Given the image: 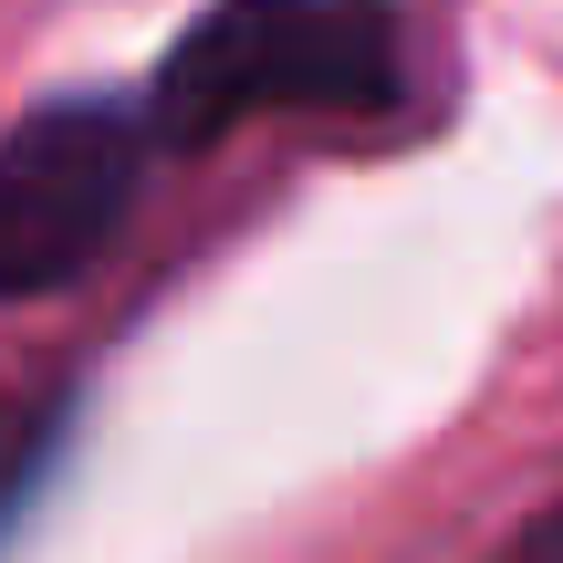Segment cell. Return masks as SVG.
<instances>
[{
	"instance_id": "1",
	"label": "cell",
	"mask_w": 563,
	"mask_h": 563,
	"mask_svg": "<svg viewBox=\"0 0 563 563\" xmlns=\"http://www.w3.org/2000/svg\"><path fill=\"white\" fill-rule=\"evenodd\" d=\"M157 157H209L262 115L302 125H397L418 104L397 0H209L167 32L136 84Z\"/></svg>"
},
{
	"instance_id": "2",
	"label": "cell",
	"mask_w": 563,
	"mask_h": 563,
	"mask_svg": "<svg viewBox=\"0 0 563 563\" xmlns=\"http://www.w3.org/2000/svg\"><path fill=\"white\" fill-rule=\"evenodd\" d=\"M74 428H84V376H53V386H32V397L0 407V543H11L21 511L53 490V470H63V449H74Z\"/></svg>"
},
{
	"instance_id": "3",
	"label": "cell",
	"mask_w": 563,
	"mask_h": 563,
	"mask_svg": "<svg viewBox=\"0 0 563 563\" xmlns=\"http://www.w3.org/2000/svg\"><path fill=\"white\" fill-rule=\"evenodd\" d=\"M490 563H563V501H543L522 532H501V553Z\"/></svg>"
}]
</instances>
